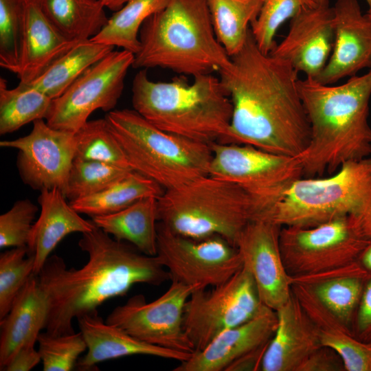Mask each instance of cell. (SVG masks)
<instances>
[{"mask_svg": "<svg viewBox=\"0 0 371 371\" xmlns=\"http://www.w3.org/2000/svg\"><path fill=\"white\" fill-rule=\"evenodd\" d=\"M230 58V65L218 71L232 104L228 132L220 143L297 157L311 138L298 72L288 61L264 54L251 29L243 48Z\"/></svg>", "mask_w": 371, "mask_h": 371, "instance_id": "1", "label": "cell"}, {"mask_svg": "<svg viewBox=\"0 0 371 371\" xmlns=\"http://www.w3.org/2000/svg\"><path fill=\"white\" fill-rule=\"evenodd\" d=\"M78 245L88 255L82 267L68 269L54 255L37 275L49 305L45 329L51 334L75 333L74 318L97 313L104 302L126 295L136 284L159 286L170 280L156 256L146 255L98 227L82 234Z\"/></svg>", "mask_w": 371, "mask_h": 371, "instance_id": "2", "label": "cell"}, {"mask_svg": "<svg viewBox=\"0 0 371 371\" xmlns=\"http://www.w3.org/2000/svg\"><path fill=\"white\" fill-rule=\"evenodd\" d=\"M297 87L311 126L309 143L295 157L303 177L331 175L346 162L370 157L371 68L339 85L306 77Z\"/></svg>", "mask_w": 371, "mask_h": 371, "instance_id": "3", "label": "cell"}, {"mask_svg": "<svg viewBox=\"0 0 371 371\" xmlns=\"http://www.w3.org/2000/svg\"><path fill=\"white\" fill-rule=\"evenodd\" d=\"M133 109L159 129L211 144L225 138L232 104L220 78L212 74L155 82L139 69L132 86Z\"/></svg>", "mask_w": 371, "mask_h": 371, "instance_id": "4", "label": "cell"}, {"mask_svg": "<svg viewBox=\"0 0 371 371\" xmlns=\"http://www.w3.org/2000/svg\"><path fill=\"white\" fill-rule=\"evenodd\" d=\"M132 67H161L194 77L226 68L231 58L218 41L207 0H169L139 30Z\"/></svg>", "mask_w": 371, "mask_h": 371, "instance_id": "5", "label": "cell"}, {"mask_svg": "<svg viewBox=\"0 0 371 371\" xmlns=\"http://www.w3.org/2000/svg\"><path fill=\"white\" fill-rule=\"evenodd\" d=\"M371 238V157L344 163L326 177H301L262 214L280 227H308L344 216Z\"/></svg>", "mask_w": 371, "mask_h": 371, "instance_id": "6", "label": "cell"}, {"mask_svg": "<svg viewBox=\"0 0 371 371\" xmlns=\"http://www.w3.org/2000/svg\"><path fill=\"white\" fill-rule=\"evenodd\" d=\"M104 117L131 169L164 190L209 175L211 144L164 131L134 109L112 110Z\"/></svg>", "mask_w": 371, "mask_h": 371, "instance_id": "7", "label": "cell"}, {"mask_svg": "<svg viewBox=\"0 0 371 371\" xmlns=\"http://www.w3.org/2000/svg\"><path fill=\"white\" fill-rule=\"evenodd\" d=\"M158 222L193 238L220 236L235 246L245 227L260 216L256 201L238 186L210 175L157 199Z\"/></svg>", "mask_w": 371, "mask_h": 371, "instance_id": "8", "label": "cell"}, {"mask_svg": "<svg viewBox=\"0 0 371 371\" xmlns=\"http://www.w3.org/2000/svg\"><path fill=\"white\" fill-rule=\"evenodd\" d=\"M209 175L234 183L257 203L260 214L297 179L303 177L295 157L252 146L214 142Z\"/></svg>", "mask_w": 371, "mask_h": 371, "instance_id": "9", "label": "cell"}, {"mask_svg": "<svg viewBox=\"0 0 371 371\" xmlns=\"http://www.w3.org/2000/svg\"><path fill=\"white\" fill-rule=\"evenodd\" d=\"M262 306L254 278L243 266L223 284L192 293L184 306L183 328L194 351H200L224 331L251 319Z\"/></svg>", "mask_w": 371, "mask_h": 371, "instance_id": "10", "label": "cell"}, {"mask_svg": "<svg viewBox=\"0 0 371 371\" xmlns=\"http://www.w3.org/2000/svg\"><path fill=\"white\" fill-rule=\"evenodd\" d=\"M157 254L171 281L205 289L223 284L243 265L237 248L220 236L193 238L157 223Z\"/></svg>", "mask_w": 371, "mask_h": 371, "instance_id": "11", "label": "cell"}, {"mask_svg": "<svg viewBox=\"0 0 371 371\" xmlns=\"http://www.w3.org/2000/svg\"><path fill=\"white\" fill-rule=\"evenodd\" d=\"M134 54L112 51L87 68L59 97L52 100L46 122L51 127L76 133L95 110L111 111L124 88Z\"/></svg>", "mask_w": 371, "mask_h": 371, "instance_id": "12", "label": "cell"}, {"mask_svg": "<svg viewBox=\"0 0 371 371\" xmlns=\"http://www.w3.org/2000/svg\"><path fill=\"white\" fill-rule=\"evenodd\" d=\"M172 281L170 287L155 300L147 302L136 295L116 306L106 322L117 326L134 337L150 344L185 353L194 349L183 328L184 306L196 289Z\"/></svg>", "mask_w": 371, "mask_h": 371, "instance_id": "13", "label": "cell"}, {"mask_svg": "<svg viewBox=\"0 0 371 371\" xmlns=\"http://www.w3.org/2000/svg\"><path fill=\"white\" fill-rule=\"evenodd\" d=\"M0 146L18 150L16 166L25 184L40 191L56 188L65 196L76 155V133L56 129L40 119L28 135L1 141Z\"/></svg>", "mask_w": 371, "mask_h": 371, "instance_id": "14", "label": "cell"}, {"mask_svg": "<svg viewBox=\"0 0 371 371\" xmlns=\"http://www.w3.org/2000/svg\"><path fill=\"white\" fill-rule=\"evenodd\" d=\"M370 240L359 218L352 215L308 227H281L279 237L283 262H352Z\"/></svg>", "mask_w": 371, "mask_h": 371, "instance_id": "15", "label": "cell"}, {"mask_svg": "<svg viewBox=\"0 0 371 371\" xmlns=\"http://www.w3.org/2000/svg\"><path fill=\"white\" fill-rule=\"evenodd\" d=\"M281 227L263 218L250 221L240 234L235 247L243 267L252 276L261 302L277 311L291 297V279L279 243Z\"/></svg>", "mask_w": 371, "mask_h": 371, "instance_id": "16", "label": "cell"}, {"mask_svg": "<svg viewBox=\"0 0 371 371\" xmlns=\"http://www.w3.org/2000/svg\"><path fill=\"white\" fill-rule=\"evenodd\" d=\"M334 43V12L329 0L301 8L288 33L269 53L288 61L299 73L316 78L325 67Z\"/></svg>", "mask_w": 371, "mask_h": 371, "instance_id": "17", "label": "cell"}, {"mask_svg": "<svg viewBox=\"0 0 371 371\" xmlns=\"http://www.w3.org/2000/svg\"><path fill=\"white\" fill-rule=\"evenodd\" d=\"M333 12V50L325 67L315 78L324 85L371 68V13L363 14L357 0H337Z\"/></svg>", "mask_w": 371, "mask_h": 371, "instance_id": "18", "label": "cell"}, {"mask_svg": "<svg viewBox=\"0 0 371 371\" xmlns=\"http://www.w3.org/2000/svg\"><path fill=\"white\" fill-rule=\"evenodd\" d=\"M277 326L276 311L263 304L251 319L224 331L173 370L224 371L238 358L267 344Z\"/></svg>", "mask_w": 371, "mask_h": 371, "instance_id": "19", "label": "cell"}, {"mask_svg": "<svg viewBox=\"0 0 371 371\" xmlns=\"http://www.w3.org/2000/svg\"><path fill=\"white\" fill-rule=\"evenodd\" d=\"M276 311L278 326L260 368L263 371L304 370L322 346L319 332L292 297Z\"/></svg>", "mask_w": 371, "mask_h": 371, "instance_id": "20", "label": "cell"}, {"mask_svg": "<svg viewBox=\"0 0 371 371\" xmlns=\"http://www.w3.org/2000/svg\"><path fill=\"white\" fill-rule=\"evenodd\" d=\"M87 349L76 367L91 370L106 360L131 355H148L170 359L179 362L189 359L192 353L181 352L144 342L120 328L104 322L97 313L77 319Z\"/></svg>", "mask_w": 371, "mask_h": 371, "instance_id": "21", "label": "cell"}, {"mask_svg": "<svg viewBox=\"0 0 371 371\" xmlns=\"http://www.w3.org/2000/svg\"><path fill=\"white\" fill-rule=\"evenodd\" d=\"M78 42L60 34L46 18L36 0H23V31L15 74L29 84Z\"/></svg>", "mask_w": 371, "mask_h": 371, "instance_id": "22", "label": "cell"}, {"mask_svg": "<svg viewBox=\"0 0 371 371\" xmlns=\"http://www.w3.org/2000/svg\"><path fill=\"white\" fill-rule=\"evenodd\" d=\"M56 188L41 191V213L34 223L27 249L34 257V274L38 275L57 245L67 235L92 231L95 225L84 219Z\"/></svg>", "mask_w": 371, "mask_h": 371, "instance_id": "23", "label": "cell"}, {"mask_svg": "<svg viewBox=\"0 0 371 371\" xmlns=\"http://www.w3.org/2000/svg\"><path fill=\"white\" fill-rule=\"evenodd\" d=\"M49 313L47 300L36 275L33 274L17 295L8 314L0 320V370H3L16 350L35 344L45 329Z\"/></svg>", "mask_w": 371, "mask_h": 371, "instance_id": "24", "label": "cell"}, {"mask_svg": "<svg viewBox=\"0 0 371 371\" xmlns=\"http://www.w3.org/2000/svg\"><path fill=\"white\" fill-rule=\"evenodd\" d=\"M91 218L115 239L131 244L146 255L156 256L157 198L146 197L119 212Z\"/></svg>", "mask_w": 371, "mask_h": 371, "instance_id": "25", "label": "cell"}, {"mask_svg": "<svg viewBox=\"0 0 371 371\" xmlns=\"http://www.w3.org/2000/svg\"><path fill=\"white\" fill-rule=\"evenodd\" d=\"M46 18L67 38H91L106 25L105 7L100 0H36Z\"/></svg>", "mask_w": 371, "mask_h": 371, "instance_id": "26", "label": "cell"}, {"mask_svg": "<svg viewBox=\"0 0 371 371\" xmlns=\"http://www.w3.org/2000/svg\"><path fill=\"white\" fill-rule=\"evenodd\" d=\"M114 47L91 39L79 41L27 85L54 100L62 95L87 68L113 51Z\"/></svg>", "mask_w": 371, "mask_h": 371, "instance_id": "27", "label": "cell"}, {"mask_svg": "<svg viewBox=\"0 0 371 371\" xmlns=\"http://www.w3.org/2000/svg\"><path fill=\"white\" fill-rule=\"evenodd\" d=\"M164 192L153 180L131 171L103 190L69 203L80 214L93 218L119 212L146 197L158 199Z\"/></svg>", "mask_w": 371, "mask_h": 371, "instance_id": "28", "label": "cell"}, {"mask_svg": "<svg viewBox=\"0 0 371 371\" xmlns=\"http://www.w3.org/2000/svg\"><path fill=\"white\" fill-rule=\"evenodd\" d=\"M216 36L231 57L245 43L263 0H207Z\"/></svg>", "mask_w": 371, "mask_h": 371, "instance_id": "29", "label": "cell"}, {"mask_svg": "<svg viewBox=\"0 0 371 371\" xmlns=\"http://www.w3.org/2000/svg\"><path fill=\"white\" fill-rule=\"evenodd\" d=\"M169 0H128L109 18L102 30L91 40L122 47L136 54L139 49V34L144 21L161 10Z\"/></svg>", "mask_w": 371, "mask_h": 371, "instance_id": "30", "label": "cell"}, {"mask_svg": "<svg viewBox=\"0 0 371 371\" xmlns=\"http://www.w3.org/2000/svg\"><path fill=\"white\" fill-rule=\"evenodd\" d=\"M52 99L27 84L9 89L0 78V134L16 131L35 120L46 119Z\"/></svg>", "mask_w": 371, "mask_h": 371, "instance_id": "31", "label": "cell"}, {"mask_svg": "<svg viewBox=\"0 0 371 371\" xmlns=\"http://www.w3.org/2000/svg\"><path fill=\"white\" fill-rule=\"evenodd\" d=\"M74 159L95 161L131 169L106 118L88 120L76 133Z\"/></svg>", "mask_w": 371, "mask_h": 371, "instance_id": "32", "label": "cell"}, {"mask_svg": "<svg viewBox=\"0 0 371 371\" xmlns=\"http://www.w3.org/2000/svg\"><path fill=\"white\" fill-rule=\"evenodd\" d=\"M133 171L95 161L74 159L65 197L69 202L98 193Z\"/></svg>", "mask_w": 371, "mask_h": 371, "instance_id": "33", "label": "cell"}, {"mask_svg": "<svg viewBox=\"0 0 371 371\" xmlns=\"http://www.w3.org/2000/svg\"><path fill=\"white\" fill-rule=\"evenodd\" d=\"M34 257L27 247H12L0 256V320L34 274Z\"/></svg>", "mask_w": 371, "mask_h": 371, "instance_id": "34", "label": "cell"}, {"mask_svg": "<svg viewBox=\"0 0 371 371\" xmlns=\"http://www.w3.org/2000/svg\"><path fill=\"white\" fill-rule=\"evenodd\" d=\"M316 4L313 0H263L250 28L258 48L264 54H269L276 44L275 36L282 24L303 7Z\"/></svg>", "mask_w": 371, "mask_h": 371, "instance_id": "35", "label": "cell"}, {"mask_svg": "<svg viewBox=\"0 0 371 371\" xmlns=\"http://www.w3.org/2000/svg\"><path fill=\"white\" fill-rule=\"evenodd\" d=\"M37 343L43 371L72 370L80 355L87 349L80 331L63 335L41 333Z\"/></svg>", "mask_w": 371, "mask_h": 371, "instance_id": "36", "label": "cell"}, {"mask_svg": "<svg viewBox=\"0 0 371 371\" xmlns=\"http://www.w3.org/2000/svg\"><path fill=\"white\" fill-rule=\"evenodd\" d=\"M23 0H0V65L14 74L19 59Z\"/></svg>", "mask_w": 371, "mask_h": 371, "instance_id": "37", "label": "cell"}, {"mask_svg": "<svg viewBox=\"0 0 371 371\" xmlns=\"http://www.w3.org/2000/svg\"><path fill=\"white\" fill-rule=\"evenodd\" d=\"M38 207L28 199L16 201L0 216V248L27 247Z\"/></svg>", "mask_w": 371, "mask_h": 371, "instance_id": "38", "label": "cell"}, {"mask_svg": "<svg viewBox=\"0 0 371 371\" xmlns=\"http://www.w3.org/2000/svg\"><path fill=\"white\" fill-rule=\"evenodd\" d=\"M361 286L358 276L337 278L319 285L316 295L338 318L348 319L361 295Z\"/></svg>", "mask_w": 371, "mask_h": 371, "instance_id": "39", "label": "cell"}, {"mask_svg": "<svg viewBox=\"0 0 371 371\" xmlns=\"http://www.w3.org/2000/svg\"><path fill=\"white\" fill-rule=\"evenodd\" d=\"M318 332L322 346L336 352L347 370L371 371V346L355 340L342 330Z\"/></svg>", "mask_w": 371, "mask_h": 371, "instance_id": "40", "label": "cell"}, {"mask_svg": "<svg viewBox=\"0 0 371 371\" xmlns=\"http://www.w3.org/2000/svg\"><path fill=\"white\" fill-rule=\"evenodd\" d=\"M35 344H26L19 348L3 370L29 371L41 361Z\"/></svg>", "mask_w": 371, "mask_h": 371, "instance_id": "41", "label": "cell"}, {"mask_svg": "<svg viewBox=\"0 0 371 371\" xmlns=\"http://www.w3.org/2000/svg\"><path fill=\"white\" fill-rule=\"evenodd\" d=\"M268 344L238 358L224 371L256 370L258 367L261 368L262 357Z\"/></svg>", "mask_w": 371, "mask_h": 371, "instance_id": "42", "label": "cell"}, {"mask_svg": "<svg viewBox=\"0 0 371 371\" xmlns=\"http://www.w3.org/2000/svg\"><path fill=\"white\" fill-rule=\"evenodd\" d=\"M357 323L361 331L367 330L371 327V279L369 280L362 296Z\"/></svg>", "mask_w": 371, "mask_h": 371, "instance_id": "43", "label": "cell"}, {"mask_svg": "<svg viewBox=\"0 0 371 371\" xmlns=\"http://www.w3.org/2000/svg\"><path fill=\"white\" fill-rule=\"evenodd\" d=\"M109 10L116 12L121 9L128 0H100Z\"/></svg>", "mask_w": 371, "mask_h": 371, "instance_id": "44", "label": "cell"}, {"mask_svg": "<svg viewBox=\"0 0 371 371\" xmlns=\"http://www.w3.org/2000/svg\"><path fill=\"white\" fill-rule=\"evenodd\" d=\"M360 258H361V261L364 266L371 271V241L365 248L361 254Z\"/></svg>", "mask_w": 371, "mask_h": 371, "instance_id": "45", "label": "cell"}, {"mask_svg": "<svg viewBox=\"0 0 371 371\" xmlns=\"http://www.w3.org/2000/svg\"><path fill=\"white\" fill-rule=\"evenodd\" d=\"M314 2L317 4H319V3H323L324 1H326V0H313ZM368 5V7H369V9H368V11L369 12L371 13V0H366Z\"/></svg>", "mask_w": 371, "mask_h": 371, "instance_id": "46", "label": "cell"}]
</instances>
